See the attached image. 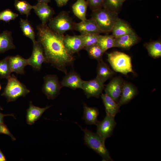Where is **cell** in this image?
<instances>
[{"instance_id": "cell-1", "label": "cell", "mask_w": 161, "mask_h": 161, "mask_svg": "<svg viewBox=\"0 0 161 161\" xmlns=\"http://www.w3.org/2000/svg\"><path fill=\"white\" fill-rule=\"evenodd\" d=\"M36 29L38 41L43 49L45 62L51 64L58 70L66 74V67L73 64L75 58L65 46L64 35L55 32L47 24L37 25Z\"/></svg>"}, {"instance_id": "cell-2", "label": "cell", "mask_w": 161, "mask_h": 161, "mask_svg": "<svg viewBox=\"0 0 161 161\" xmlns=\"http://www.w3.org/2000/svg\"><path fill=\"white\" fill-rule=\"evenodd\" d=\"M91 18L103 33L111 32L119 18L118 13L103 7L92 11Z\"/></svg>"}, {"instance_id": "cell-3", "label": "cell", "mask_w": 161, "mask_h": 161, "mask_svg": "<svg viewBox=\"0 0 161 161\" xmlns=\"http://www.w3.org/2000/svg\"><path fill=\"white\" fill-rule=\"evenodd\" d=\"M84 133L83 140L86 145L99 154L104 161H112L108 150L104 143L96 133L79 126Z\"/></svg>"}, {"instance_id": "cell-4", "label": "cell", "mask_w": 161, "mask_h": 161, "mask_svg": "<svg viewBox=\"0 0 161 161\" xmlns=\"http://www.w3.org/2000/svg\"><path fill=\"white\" fill-rule=\"evenodd\" d=\"M107 55L109 62L115 72L126 75L129 72L134 73L132 69L131 59L128 55L115 51L108 53Z\"/></svg>"}, {"instance_id": "cell-5", "label": "cell", "mask_w": 161, "mask_h": 161, "mask_svg": "<svg viewBox=\"0 0 161 161\" xmlns=\"http://www.w3.org/2000/svg\"><path fill=\"white\" fill-rule=\"evenodd\" d=\"M7 80V84L1 95L5 97L7 102L14 101L30 92L26 86L21 82L14 74Z\"/></svg>"}, {"instance_id": "cell-6", "label": "cell", "mask_w": 161, "mask_h": 161, "mask_svg": "<svg viewBox=\"0 0 161 161\" xmlns=\"http://www.w3.org/2000/svg\"><path fill=\"white\" fill-rule=\"evenodd\" d=\"M48 26L55 32L62 35L66 31L73 30L74 22L68 12L62 11L58 15L52 18L49 21Z\"/></svg>"}, {"instance_id": "cell-7", "label": "cell", "mask_w": 161, "mask_h": 161, "mask_svg": "<svg viewBox=\"0 0 161 161\" xmlns=\"http://www.w3.org/2000/svg\"><path fill=\"white\" fill-rule=\"evenodd\" d=\"M42 90L49 100H53L59 94L62 87L58 77L55 75H48L44 77Z\"/></svg>"}, {"instance_id": "cell-8", "label": "cell", "mask_w": 161, "mask_h": 161, "mask_svg": "<svg viewBox=\"0 0 161 161\" xmlns=\"http://www.w3.org/2000/svg\"><path fill=\"white\" fill-rule=\"evenodd\" d=\"M114 117L106 114L101 121H99L97 125L96 133L105 143L106 140L112 135L116 125Z\"/></svg>"}, {"instance_id": "cell-9", "label": "cell", "mask_w": 161, "mask_h": 161, "mask_svg": "<svg viewBox=\"0 0 161 161\" xmlns=\"http://www.w3.org/2000/svg\"><path fill=\"white\" fill-rule=\"evenodd\" d=\"M33 43V49L31 56L28 59L29 65L35 70H40L42 64L45 62V59L43 47L38 41Z\"/></svg>"}, {"instance_id": "cell-10", "label": "cell", "mask_w": 161, "mask_h": 161, "mask_svg": "<svg viewBox=\"0 0 161 161\" xmlns=\"http://www.w3.org/2000/svg\"><path fill=\"white\" fill-rule=\"evenodd\" d=\"M104 83L96 78L89 81H84L82 86L87 98L91 97H99L103 89Z\"/></svg>"}, {"instance_id": "cell-11", "label": "cell", "mask_w": 161, "mask_h": 161, "mask_svg": "<svg viewBox=\"0 0 161 161\" xmlns=\"http://www.w3.org/2000/svg\"><path fill=\"white\" fill-rule=\"evenodd\" d=\"M73 30L79 32L81 35L89 33H103L95 20L92 18L74 23Z\"/></svg>"}, {"instance_id": "cell-12", "label": "cell", "mask_w": 161, "mask_h": 161, "mask_svg": "<svg viewBox=\"0 0 161 161\" xmlns=\"http://www.w3.org/2000/svg\"><path fill=\"white\" fill-rule=\"evenodd\" d=\"M124 81L119 77L113 78L106 86L105 93L118 103L123 89Z\"/></svg>"}, {"instance_id": "cell-13", "label": "cell", "mask_w": 161, "mask_h": 161, "mask_svg": "<svg viewBox=\"0 0 161 161\" xmlns=\"http://www.w3.org/2000/svg\"><path fill=\"white\" fill-rule=\"evenodd\" d=\"M32 9L43 24H47L55 14L53 9L47 3H38L33 6Z\"/></svg>"}, {"instance_id": "cell-14", "label": "cell", "mask_w": 161, "mask_h": 161, "mask_svg": "<svg viewBox=\"0 0 161 161\" xmlns=\"http://www.w3.org/2000/svg\"><path fill=\"white\" fill-rule=\"evenodd\" d=\"M64 42L66 49L72 54L78 52L84 49L81 35L64 36Z\"/></svg>"}, {"instance_id": "cell-15", "label": "cell", "mask_w": 161, "mask_h": 161, "mask_svg": "<svg viewBox=\"0 0 161 161\" xmlns=\"http://www.w3.org/2000/svg\"><path fill=\"white\" fill-rule=\"evenodd\" d=\"M84 81L78 74L72 71L66 74L61 83L62 87H66L73 89L78 88L82 89Z\"/></svg>"}, {"instance_id": "cell-16", "label": "cell", "mask_w": 161, "mask_h": 161, "mask_svg": "<svg viewBox=\"0 0 161 161\" xmlns=\"http://www.w3.org/2000/svg\"><path fill=\"white\" fill-rule=\"evenodd\" d=\"M138 40V37L134 32L115 38L114 47L128 49L136 44Z\"/></svg>"}, {"instance_id": "cell-17", "label": "cell", "mask_w": 161, "mask_h": 161, "mask_svg": "<svg viewBox=\"0 0 161 161\" xmlns=\"http://www.w3.org/2000/svg\"><path fill=\"white\" fill-rule=\"evenodd\" d=\"M51 106L41 108L34 106L30 101L29 108L27 110L26 116L27 123L30 125L33 124L40 119L43 113Z\"/></svg>"}, {"instance_id": "cell-18", "label": "cell", "mask_w": 161, "mask_h": 161, "mask_svg": "<svg viewBox=\"0 0 161 161\" xmlns=\"http://www.w3.org/2000/svg\"><path fill=\"white\" fill-rule=\"evenodd\" d=\"M9 64L12 72L17 74L24 75L25 67L29 65L28 59H25L19 55L15 56H9Z\"/></svg>"}, {"instance_id": "cell-19", "label": "cell", "mask_w": 161, "mask_h": 161, "mask_svg": "<svg viewBox=\"0 0 161 161\" xmlns=\"http://www.w3.org/2000/svg\"><path fill=\"white\" fill-rule=\"evenodd\" d=\"M137 91L131 84L124 82L118 104L120 106L127 103L137 95Z\"/></svg>"}, {"instance_id": "cell-20", "label": "cell", "mask_w": 161, "mask_h": 161, "mask_svg": "<svg viewBox=\"0 0 161 161\" xmlns=\"http://www.w3.org/2000/svg\"><path fill=\"white\" fill-rule=\"evenodd\" d=\"M111 31L112 35L115 38L134 32L127 23L119 18H118Z\"/></svg>"}, {"instance_id": "cell-21", "label": "cell", "mask_w": 161, "mask_h": 161, "mask_svg": "<svg viewBox=\"0 0 161 161\" xmlns=\"http://www.w3.org/2000/svg\"><path fill=\"white\" fill-rule=\"evenodd\" d=\"M101 97L105 108L106 114L115 117L120 112V107L111 97L106 93H101Z\"/></svg>"}, {"instance_id": "cell-22", "label": "cell", "mask_w": 161, "mask_h": 161, "mask_svg": "<svg viewBox=\"0 0 161 161\" xmlns=\"http://www.w3.org/2000/svg\"><path fill=\"white\" fill-rule=\"evenodd\" d=\"M84 111L82 119L86 124L89 125H96L99 121L97 119L99 112L97 109L95 107H90L86 103H83Z\"/></svg>"}, {"instance_id": "cell-23", "label": "cell", "mask_w": 161, "mask_h": 161, "mask_svg": "<svg viewBox=\"0 0 161 161\" xmlns=\"http://www.w3.org/2000/svg\"><path fill=\"white\" fill-rule=\"evenodd\" d=\"M96 78L104 83L108 79L112 77L114 72L109 67L102 59L98 61Z\"/></svg>"}, {"instance_id": "cell-24", "label": "cell", "mask_w": 161, "mask_h": 161, "mask_svg": "<svg viewBox=\"0 0 161 161\" xmlns=\"http://www.w3.org/2000/svg\"><path fill=\"white\" fill-rule=\"evenodd\" d=\"M15 48L11 32L5 30L0 34V54Z\"/></svg>"}, {"instance_id": "cell-25", "label": "cell", "mask_w": 161, "mask_h": 161, "mask_svg": "<svg viewBox=\"0 0 161 161\" xmlns=\"http://www.w3.org/2000/svg\"><path fill=\"white\" fill-rule=\"evenodd\" d=\"M88 4L86 0H77L72 6L74 15L81 21L86 19V13Z\"/></svg>"}, {"instance_id": "cell-26", "label": "cell", "mask_w": 161, "mask_h": 161, "mask_svg": "<svg viewBox=\"0 0 161 161\" xmlns=\"http://www.w3.org/2000/svg\"><path fill=\"white\" fill-rule=\"evenodd\" d=\"M20 27L24 35L30 39L34 42L35 40V34L33 27L27 18L24 19L20 18L19 21Z\"/></svg>"}, {"instance_id": "cell-27", "label": "cell", "mask_w": 161, "mask_h": 161, "mask_svg": "<svg viewBox=\"0 0 161 161\" xmlns=\"http://www.w3.org/2000/svg\"><path fill=\"white\" fill-rule=\"evenodd\" d=\"M149 55L154 58L161 56V43L160 41L152 42L145 44Z\"/></svg>"}, {"instance_id": "cell-28", "label": "cell", "mask_w": 161, "mask_h": 161, "mask_svg": "<svg viewBox=\"0 0 161 161\" xmlns=\"http://www.w3.org/2000/svg\"><path fill=\"white\" fill-rule=\"evenodd\" d=\"M114 41L115 38L112 35H100L97 44L105 52L109 49L114 47Z\"/></svg>"}, {"instance_id": "cell-29", "label": "cell", "mask_w": 161, "mask_h": 161, "mask_svg": "<svg viewBox=\"0 0 161 161\" xmlns=\"http://www.w3.org/2000/svg\"><path fill=\"white\" fill-rule=\"evenodd\" d=\"M14 6L15 9L21 15H25L27 17L30 14L33 6L25 1L15 0Z\"/></svg>"}, {"instance_id": "cell-30", "label": "cell", "mask_w": 161, "mask_h": 161, "mask_svg": "<svg viewBox=\"0 0 161 161\" xmlns=\"http://www.w3.org/2000/svg\"><path fill=\"white\" fill-rule=\"evenodd\" d=\"M92 58L99 61L102 59L104 53L100 47L97 44L84 48Z\"/></svg>"}, {"instance_id": "cell-31", "label": "cell", "mask_w": 161, "mask_h": 161, "mask_svg": "<svg viewBox=\"0 0 161 161\" xmlns=\"http://www.w3.org/2000/svg\"><path fill=\"white\" fill-rule=\"evenodd\" d=\"M9 56L0 60V78L8 79L11 76V70L9 61Z\"/></svg>"}, {"instance_id": "cell-32", "label": "cell", "mask_w": 161, "mask_h": 161, "mask_svg": "<svg viewBox=\"0 0 161 161\" xmlns=\"http://www.w3.org/2000/svg\"><path fill=\"white\" fill-rule=\"evenodd\" d=\"M84 48L97 44L100 35L99 33H89L81 35Z\"/></svg>"}, {"instance_id": "cell-33", "label": "cell", "mask_w": 161, "mask_h": 161, "mask_svg": "<svg viewBox=\"0 0 161 161\" xmlns=\"http://www.w3.org/2000/svg\"><path fill=\"white\" fill-rule=\"evenodd\" d=\"M123 4L120 0H103V7L118 13Z\"/></svg>"}, {"instance_id": "cell-34", "label": "cell", "mask_w": 161, "mask_h": 161, "mask_svg": "<svg viewBox=\"0 0 161 161\" xmlns=\"http://www.w3.org/2000/svg\"><path fill=\"white\" fill-rule=\"evenodd\" d=\"M18 16V14L13 12L11 10L6 9L0 12V20L7 23L15 20Z\"/></svg>"}, {"instance_id": "cell-35", "label": "cell", "mask_w": 161, "mask_h": 161, "mask_svg": "<svg viewBox=\"0 0 161 161\" xmlns=\"http://www.w3.org/2000/svg\"><path fill=\"white\" fill-rule=\"evenodd\" d=\"M90 9L93 11L103 7V0H86Z\"/></svg>"}, {"instance_id": "cell-36", "label": "cell", "mask_w": 161, "mask_h": 161, "mask_svg": "<svg viewBox=\"0 0 161 161\" xmlns=\"http://www.w3.org/2000/svg\"><path fill=\"white\" fill-rule=\"evenodd\" d=\"M0 133L9 136L13 141L16 140V138L11 133L7 125L4 123L0 124Z\"/></svg>"}, {"instance_id": "cell-37", "label": "cell", "mask_w": 161, "mask_h": 161, "mask_svg": "<svg viewBox=\"0 0 161 161\" xmlns=\"http://www.w3.org/2000/svg\"><path fill=\"white\" fill-rule=\"evenodd\" d=\"M57 5L59 7L64 6L67 3L69 0H54Z\"/></svg>"}, {"instance_id": "cell-38", "label": "cell", "mask_w": 161, "mask_h": 161, "mask_svg": "<svg viewBox=\"0 0 161 161\" xmlns=\"http://www.w3.org/2000/svg\"><path fill=\"white\" fill-rule=\"evenodd\" d=\"M11 116L15 118L14 114H4L0 112V124L4 123V117L6 116Z\"/></svg>"}, {"instance_id": "cell-39", "label": "cell", "mask_w": 161, "mask_h": 161, "mask_svg": "<svg viewBox=\"0 0 161 161\" xmlns=\"http://www.w3.org/2000/svg\"><path fill=\"white\" fill-rule=\"evenodd\" d=\"M7 161L6 158L0 148V161Z\"/></svg>"}, {"instance_id": "cell-40", "label": "cell", "mask_w": 161, "mask_h": 161, "mask_svg": "<svg viewBox=\"0 0 161 161\" xmlns=\"http://www.w3.org/2000/svg\"><path fill=\"white\" fill-rule=\"evenodd\" d=\"M38 3H44L48 4L49 2L51 0H37Z\"/></svg>"}, {"instance_id": "cell-41", "label": "cell", "mask_w": 161, "mask_h": 161, "mask_svg": "<svg viewBox=\"0 0 161 161\" xmlns=\"http://www.w3.org/2000/svg\"><path fill=\"white\" fill-rule=\"evenodd\" d=\"M120 0L122 1V2L123 3L125 1H126L127 0Z\"/></svg>"}, {"instance_id": "cell-42", "label": "cell", "mask_w": 161, "mask_h": 161, "mask_svg": "<svg viewBox=\"0 0 161 161\" xmlns=\"http://www.w3.org/2000/svg\"><path fill=\"white\" fill-rule=\"evenodd\" d=\"M1 84L0 83V91L1 89Z\"/></svg>"}, {"instance_id": "cell-43", "label": "cell", "mask_w": 161, "mask_h": 161, "mask_svg": "<svg viewBox=\"0 0 161 161\" xmlns=\"http://www.w3.org/2000/svg\"><path fill=\"white\" fill-rule=\"evenodd\" d=\"M3 109L1 107H0V110H3Z\"/></svg>"}]
</instances>
